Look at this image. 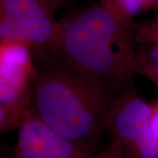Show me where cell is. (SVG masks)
<instances>
[{
  "instance_id": "1",
  "label": "cell",
  "mask_w": 158,
  "mask_h": 158,
  "mask_svg": "<svg viewBox=\"0 0 158 158\" xmlns=\"http://www.w3.org/2000/svg\"><path fill=\"white\" fill-rule=\"evenodd\" d=\"M133 26L101 0L64 16L46 49L34 59L65 70L113 98L135 92Z\"/></svg>"
},
{
  "instance_id": "2",
  "label": "cell",
  "mask_w": 158,
  "mask_h": 158,
  "mask_svg": "<svg viewBox=\"0 0 158 158\" xmlns=\"http://www.w3.org/2000/svg\"><path fill=\"white\" fill-rule=\"evenodd\" d=\"M30 99L32 115L91 152L106 130L108 113L117 98L65 70L36 65Z\"/></svg>"
},
{
  "instance_id": "3",
  "label": "cell",
  "mask_w": 158,
  "mask_h": 158,
  "mask_svg": "<svg viewBox=\"0 0 158 158\" xmlns=\"http://www.w3.org/2000/svg\"><path fill=\"white\" fill-rule=\"evenodd\" d=\"M153 107L135 92L113 102L106 118V130L125 158H158V143L152 135Z\"/></svg>"
},
{
  "instance_id": "4",
  "label": "cell",
  "mask_w": 158,
  "mask_h": 158,
  "mask_svg": "<svg viewBox=\"0 0 158 158\" xmlns=\"http://www.w3.org/2000/svg\"><path fill=\"white\" fill-rule=\"evenodd\" d=\"M54 14L37 0H0V41L27 44L35 59L56 33Z\"/></svg>"
},
{
  "instance_id": "5",
  "label": "cell",
  "mask_w": 158,
  "mask_h": 158,
  "mask_svg": "<svg viewBox=\"0 0 158 158\" xmlns=\"http://www.w3.org/2000/svg\"><path fill=\"white\" fill-rule=\"evenodd\" d=\"M33 51L21 42H0V109L24 117L30 111L31 89L36 75Z\"/></svg>"
},
{
  "instance_id": "6",
  "label": "cell",
  "mask_w": 158,
  "mask_h": 158,
  "mask_svg": "<svg viewBox=\"0 0 158 158\" xmlns=\"http://www.w3.org/2000/svg\"><path fill=\"white\" fill-rule=\"evenodd\" d=\"M94 154L33 115L18 127L14 158H90Z\"/></svg>"
},
{
  "instance_id": "7",
  "label": "cell",
  "mask_w": 158,
  "mask_h": 158,
  "mask_svg": "<svg viewBox=\"0 0 158 158\" xmlns=\"http://www.w3.org/2000/svg\"><path fill=\"white\" fill-rule=\"evenodd\" d=\"M118 17L133 26L135 18L143 12L158 9V0H101Z\"/></svg>"
},
{
  "instance_id": "8",
  "label": "cell",
  "mask_w": 158,
  "mask_h": 158,
  "mask_svg": "<svg viewBox=\"0 0 158 158\" xmlns=\"http://www.w3.org/2000/svg\"><path fill=\"white\" fill-rule=\"evenodd\" d=\"M136 73L145 75L158 82V43L136 53Z\"/></svg>"
},
{
  "instance_id": "9",
  "label": "cell",
  "mask_w": 158,
  "mask_h": 158,
  "mask_svg": "<svg viewBox=\"0 0 158 158\" xmlns=\"http://www.w3.org/2000/svg\"><path fill=\"white\" fill-rule=\"evenodd\" d=\"M90 158H125L120 147L117 142L112 141L110 146L98 154H94Z\"/></svg>"
},
{
  "instance_id": "10",
  "label": "cell",
  "mask_w": 158,
  "mask_h": 158,
  "mask_svg": "<svg viewBox=\"0 0 158 158\" xmlns=\"http://www.w3.org/2000/svg\"><path fill=\"white\" fill-rule=\"evenodd\" d=\"M150 127L153 136L158 143V106L153 108V113L150 118Z\"/></svg>"
},
{
  "instance_id": "11",
  "label": "cell",
  "mask_w": 158,
  "mask_h": 158,
  "mask_svg": "<svg viewBox=\"0 0 158 158\" xmlns=\"http://www.w3.org/2000/svg\"><path fill=\"white\" fill-rule=\"evenodd\" d=\"M37 1L43 4L53 12H56L58 9H60L62 6H63V5L67 3L66 0H37Z\"/></svg>"
},
{
  "instance_id": "12",
  "label": "cell",
  "mask_w": 158,
  "mask_h": 158,
  "mask_svg": "<svg viewBox=\"0 0 158 158\" xmlns=\"http://www.w3.org/2000/svg\"><path fill=\"white\" fill-rule=\"evenodd\" d=\"M66 1H68V0H66ZM88 1H90V2H94V0H88Z\"/></svg>"
},
{
  "instance_id": "13",
  "label": "cell",
  "mask_w": 158,
  "mask_h": 158,
  "mask_svg": "<svg viewBox=\"0 0 158 158\" xmlns=\"http://www.w3.org/2000/svg\"><path fill=\"white\" fill-rule=\"evenodd\" d=\"M157 17H158V16H157Z\"/></svg>"
}]
</instances>
